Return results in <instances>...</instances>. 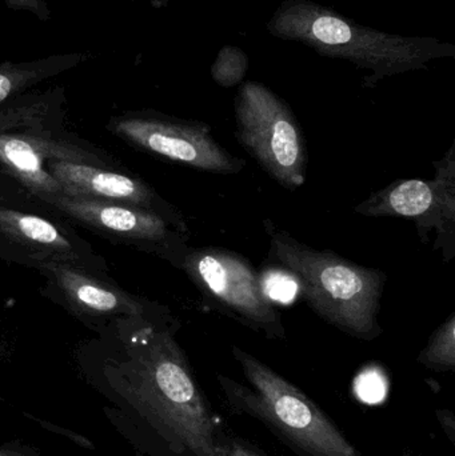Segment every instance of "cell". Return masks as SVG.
<instances>
[{"label": "cell", "mask_w": 455, "mask_h": 456, "mask_svg": "<svg viewBox=\"0 0 455 456\" xmlns=\"http://www.w3.org/2000/svg\"><path fill=\"white\" fill-rule=\"evenodd\" d=\"M264 228L270 260L297 276L302 297L318 316L368 342L384 334L378 321L386 283L384 271L363 267L330 249L313 248L270 219Z\"/></svg>", "instance_id": "1"}, {"label": "cell", "mask_w": 455, "mask_h": 456, "mask_svg": "<svg viewBox=\"0 0 455 456\" xmlns=\"http://www.w3.org/2000/svg\"><path fill=\"white\" fill-rule=\"evenodd\" d=\"M232 355L248 382L216 377L232 409L264 423L302 456H361L304 391L237 346Z\"/></svg>", "instance_id": "2"}, {"label": "cell", "mask_w": 455, "mask_h": 456, "mask_svg": "<svg viewBox=\"0 0 455 456\" xmlns=\"http://www.w3.org/2000/svg\"><path fill=\"white\" fill-rule=\"evenodd\" d=\"M138 378L136 403L176 450L192 456H223L216 444L213 410L173 340L158 343Z\"/></svg>", "instance_id": "3"}, {"label": "cell", "mask_w": 455, "mask_h": 456, "mask_svg": "<svg viewBox=\"0 0 455 456\" xmlns=\"http://www.w3.org/2000/svg\"><path fill=\"white\" fill-rule=\"evenodd\" d=\"M182 268L211 307L269 339H286L280 311L264 297L250 260L232 249L202 247L189 248Z\"/></svg>", "instance_id": "4"}, {"label": "cell", "mask_w": 455, "mask_h": 456, "mask_svg": "<svg viewBox=\"0 0 455 456\" xmlns=\"http://www.w3.org/2000/svg\"><path fill=\"white\" fill-rule=\"evenodd\" d=\"M455 146L435 163L433 181L401 179L376 192L354 208L369 218H403L413 221L419 238L427 243L437 232L435 249H443L446 263L455 254Z\"/></svg>", "instance_id": "5"}, {"label": "cell", "mask_w": 455, "mask_h": 456, "mask_svg": "<svg viewBox=\"0 0 455 456\" xmlns=\"http://www.w3.org/2000/svg\"><path fill=\"white\" fill-rule=\"evenodd\" d=\"M237 138L280 186L293 191L304 186L309 165L306 138L282 104L248 91L238 109Z\"/></svg>", "instance_id": "6"}, {"label": "cell", "mask_w": 455, "mask_h": 456, "mask_svg": "<svg viewBox=\"0 0 455 456\" xmlns=\"http://www.w3.org/2000/svg\"><path fill=\"white\" fill-rule=\"evenodd\" d=\"M117 131L147 151L167 158L195 170L219 175H237L246 162L230 154L202 123L168 122L160 119H125Z\"/></svg>", "instance_id": "7"}, {"label": "cell", "mask_w": 455, "mask_h": 456, "mask_svg": "<svg viewBox=\"0 0 455 456\" xmlns=\"http://www.w3.org/2000/svg\"><path fill=\"white\" fill-rule=\"evenodd\" d=\"M59 206L69 216L79 221L87 222L93 226L106 228L115 232L126 233L133 238L144 239L171 247L181 256H186L189 247L186 238H179L178 233L171 232L167 219L159 214L141 208H123L109 205L98 200H61Z\"/></svg>", "instance_id": "8"}, {"label": "cell", "mask_w": 455, "mask_h": 456, "mask_svg": "<svg viewBox=\"0 0 455 456\" xmlns=\"http://www.w3.org/2000/svg\"><path fill=\"white\" fill-rule=\"evenodd\" d=\"M51 171L53 179L69 197L125 200L144 210H150L157 202V197L149 187L120 174L69 162L53 163Z\"/></svg>", "instance_id": "9"}, {"label": "cell", "mask_w": 455, "mask_h": 456, "mask_svg": "<svg viewBox=\"0 0 455 456\" xmlns=\"http://www.w3.org/2000/svg\"><path fill=\"white\" fill-rule=\"evenodd\" d=\"M88 58L90 53H69L45 56L37 61H21V63L5 61L0 64V103L26 86L66 71L71 67L83 63Z\"/></svg>", "instance_id": "10"}, {"label": "cell", "mask_w": 455, "mask_h": 456, "mask_svg": "<svg viewBox=\"0 0 455 456\" xmlns=\"http://www.w3.org/2000/svg\"><path fill=\"white\" fill-rule=\"evenodd\" d=\"M0 157L28 183L45 190L58 189V182L42 170L39 155L27 142L2 136Z\"/></svg>", "instance_id": "11"}, {"label": "cell", "mask_w": 455, "mask_h": 456, "mask_svg": "<svg viewBox=\"0 0 455 456\" xmlns=\"http://www.w3.org/2000/svg\"><path fill=\"white\" fill-rule=\"evenodd\" d=\"M0 227L16 238L24 239L31 243L53 247L61 251L69 249V241L59 233L56 227L37 216L0 210Z\"/></svg>", "instance_id": "12"}, {"label": "cell", "mask_w": 455, "mask_h": 456, "mask_svg": "<svg viewBox=\"0 0 455 456\" xmlns=\"http://www.w3.org/2000/svg\"><path fill=\"white\" fill-rule=\"evenodd\" d=\"M418 363L435 371H454L455 313L433 332L427 347L419 354Z\"/></svg>", "instance_id": "13"}, {"label": "cell", "mask_w": 455, "mask_h": 456, "mask_svg": "<svg viewBox=\"0 0 455 456\" xmlns=\"http://www.w3.org/2000/svg\"><path fill=\"white\" fill-rule=\"evenodd\" d=\"M61 284L75 300L98 313H112L120 307V299L109 289L77 275L63 270L59 273Z\"/></svg>", "instance_id": "14"}, {"label": "cell", "mask_w": 455, "mask_h": 456, "mask_svg": "<svg viewBox=\"0 0 455 456\" xmlns=\"http://www.w3.org/2000/svg\"><path fill=\"white\" fill-rule=\"evenodd\" d=\"M258 275L262 291L272 305H290L301 294L297 276L280 265H275V267L269 270L258 271Z\"/></svg>", "instance_id": "15"}, {"label": "cell", "mask_w": 455, "mask_h": 456, "mask_svg": "<svg viewBox=\"0 0 455 456\" xmlns=\"http://www.w3.org/2000/svg\"><path fill=\"white\" fill-rule=\"evenodd\" d=\"M313 34L328 45H344L352 39V29L346 23L328 16L318 19L313 24Z\"/></svg>", "instance_id": "16"}, {"label": "cell", "mask_w": 455, "mask_h": 456, "mask_svg": "<svg viewBox=\"0 0 455 456\" xmlns=\"http://www.w3.org/2000/svg\"><path fill=\"white\" fill-rule=\"evenodd\" d=\"M4 3L11 10L26 11L42 21L51 18L50 7L45 0H4Z\"/></svg>", "instance_id": "17"}, {"label": "cell", "mask_w": 455, "mask_h": 456, "mask_svg": "<svg viewBox=\"0 0 455 456\" xmlns=\"http://www.w3.org/2000/svg\"><path fill=\"white\" fill-rule=\"evenodd\" d=\"M438 419H440L441 425L445 428L448 433L449 438L454 444L455 436V420L454 415L451 411H437Z\"/></svg>", "instance_id": "18"}, {"label": "cell", "mask_w": 455, "mask_h": 456, "mask_svg": "<svg viewBox=\"0 0 455 456\" xmlns=\"http://www.w3.org/2000/svg\"><path fill=\"white\" fill-rule=\"evenodd\" d=\"M226 456H261L254 452L253 450L248 449L243 444H232L227 452Z\"/></svg>", "instance_id": "19"}, {"label": "cell", "mask_w": 455, "mask_h": 456, "mask_svg": "<svg viewBox=\"0 0 455 456\" xmlns=\"http://www.w3.org/2000/svg\"><path fill=\"white\" fill-rule=\"evenodd\" d=\"M0 456H26L21 452H16V450L10 449H0Z\"/></svg>", "instance_id": "20"}]
</instances>
